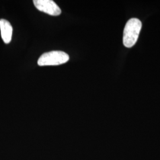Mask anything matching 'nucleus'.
Instances as JSON below:
<instances>
[{"mask_svg":"<svg viewBox=\"0 0 160 160\" xmlns=\"http://www.w3.org/2000/svg\"><path fill=\"white\" fill-rule=\"evenodd\" d=\"M142 28L141 22L136 18H133L127 22L123 31V42L126 48H131L137 42Z\"/></svg>","mask_w":160,"mask_h":160,"instance_id":"obj_1","label":"nucleus"},{"mask_svg":"<svg viewBox=\"0 0 160 160\" xmlns=\"http://www.w3.org/2000/svg\"><path fill=\"white\" fill-rule=\"evenodd\" d=\"M0 30L2 40L8 44L12 40V28L10 22L4 19L0 20Z\"/></svg>","mask_w":160,"mask_h":160,"instance_id":"obj_4","label":"nucleus"},{"mask_svg":"<svg viewBox=\"0 0 160 160\" xmlns=\"http://www.w3.org/2000/svg\"><path fill=\"white\" fill-rule=\"evenodd\" d=\"M69 59L67 53L62 51H54L42 54L38 61L39 66L59 65L67 63Z\"/></svg>","mask_w":160,"mask_h":160,"instance_id":"obj_2","label":"nucleus"},{"mask_svg":"<svg viewBox=\"0 0 160 160\" xmlns=\"http://www.w3.org/2000/svg\"><path fill=\"white\" fill-rule=\"evenodd\" d=\"M33 4L38 10L49 15L58 16L61 14V8L52 0H34Z\"/></svg>","mask_w":160,"mask_h":160,"instance_id":"obj_3","label":"nucleus"}]
</instances>
